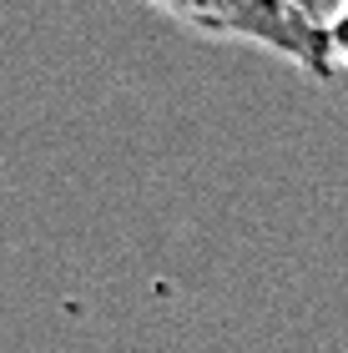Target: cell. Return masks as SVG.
I'll return each mask as SVG.
<instances>
[{"label": "cell", "instance_id": "6da1fadb", "mask_svg": "<svg viewBox=\"0 0 348 353\" xmlns=\"http://www.w3.org/2000/svg\"><path fill=\"white\" fill-rule=\"evenodd\" d=\"M147 6L207 41H237L252 51H267L298 66L303 76H313V81L334 76L328 30L313 26L308 15H298L293 6H283V0H147Z\"/></svg>", "mask_w": 348, "mask_h": 353}, {"label": "cell", "instance_id": "7a4b0ae2", "mask_svg": "<svg viewBox=\"0 0 348 353\" xmlns=\"http://www.w3.org/2000/svg\"><path fill=\"white\" fill-rule=\"evenodd\" d=\"M323 30H328V56H334V71H348V6H343Z\"/></svg>", "mask_w": 348, "mask_h": 353}, {"label": "cell", "instance_id": "3957f363", "mask_svg": "<svg viewBox=\"0 0 348 353\" xmlns=\"http://www.w3.org/2000/svg\"><path fill=\"white\" fill-rule=\"evenodd\" d=\"M283 6H293L298 15H308L313 26H328V21H334V15L348 6V0H283Z\"/></svg>", "mask_w": 348, "mask_h": 353}]
</instances>
